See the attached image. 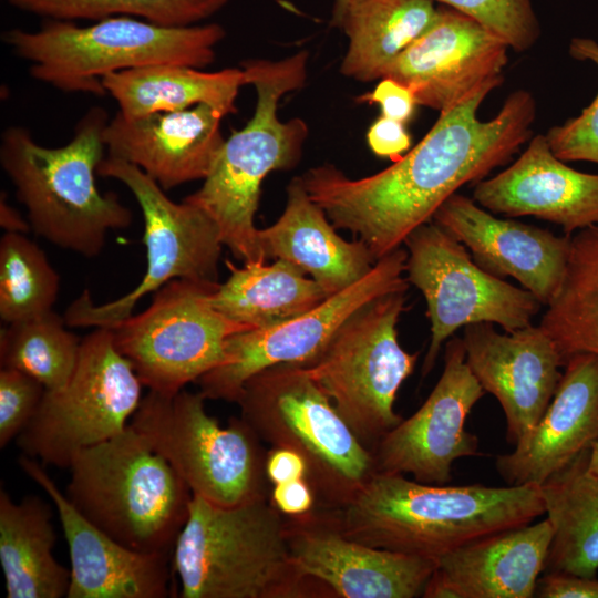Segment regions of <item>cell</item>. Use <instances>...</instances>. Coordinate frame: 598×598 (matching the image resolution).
<instances>
[{"label":"cell","instance_id":"cell-1","mask_svg":"<svg viewBox=\"0 0 598 598\" xmlns=\"http://www.w3.org/2000/svg\"><path fill=\"white\" fill-rule=\"evenodd\" d=\"M504 78L485 82L440 112L426 135L385 169L359 179L332 164L301 177L309 196L336 228L360 237L377 260L399 248L457 189L505 165L532 137L536 103L517 90L489 121L478 109Z\"/></svg>","mask_w":598,"mask_h":598},{"label":"cell","instance_id":"cell-2","mask_svg":"<svg viewBox=\"0 0 598 598\" xmlns=\"http://www.w3.org/2000/svg\"><path fill=\"white\" fill-rule=\"evenodd\" d=\"M342 530L371 547L437 560L471 542L545 514L540 487L434 485L375 472L344 507Z\"/></svg>","mask_w":598,"mask_h":598},{"label":"cell","instance_id":"cell-3","mask_svg":"<svg viewBox=\"0 0 598 598\" xmlns=\"http://www.w3.org/2000/svg\"><path fill=\"white\" fill-rule=\"evenodd\" d=\"M269 496L236 506L193 496L172 554L182 598H336L292 561Z\"/></svg>","mask_w":598,"mask_h":598},{"label":"cell","instance_id":"cell-4","mask_svg":"<svg viewBox=\"0 0 598 598\" xmlns=\"http://www.w3.org/2000/svg\"><path fill=\"white\" fill-rule=\"evenodd\" d=\"M308 59L301 50L277 61L243 62L246 85L257 94L254 114L225 140L202 187L184 199L213 219L223 245L243 264L267 260L255 226L265 177L295 167L301 158L308 125L299 117L281 121L278 106L287 93L305 85Z\"/></svg>","mask_w":598,"mask_h":598},{"label":"cell","instance_id":"cell-5","mask_svg":"<svg viewBox=\"0 0 598 598\" xmlns=\"http://www.w3.org/2000/svg\"><path fill=\"white\" fill-rule=\"evenodd\" d=\"M102 107L91 109L69 143L45 147L23 126L7 127L0 138V164L28 212L32 230L58 247L97 256L113 229L127 228L132 212L113 193L96 186L105 158Z\"/></svg>","mask_w":598,"mask_h":598},{"label":"cell","instance_id":"cell-6","mask_svg":"<svg viewBox=\"0 0 598 598\" xmlns=\"http://www.w3.org/2000/svg\"><path fill=\"white\" fill-rule=\"evenodd\" d=\"M217 23L164 27L118 16L80 27L48 19L35 31L10 29L2 40L30 63V75L63 92L105 95L102 79L111 73L154 65L205 68L225 38Z\"/></svg>","mask_w":598,"mask_h":598},{"label":"cell","instance_id":"cell-7","mask_svg":"<svg viewBox=\"0 0 598 598\" xmlns=\"http://www.w3.org/2000/svg\"><path fill=\"white\" fill-rule=\"evenodd\" d=\"M65 496L93 525L126 547L173 554L193 493L131 424L81 451Z\"/></svg>","mask_w":598,"mask_h":598},{"label":"cell","instance_id":"cell-8","mask_svg":"<svg viewBox=\"0 0 598 598\" xmlns=\"http://www.w3.org/2000/svg\"><path fill=\"white\" fill-rule=\"evenodd\" d=\"M236 403L261 441L305 458L320 507H344L377 472L372 451L302 364H277L254 374Z\"/></svg>","mask_w":598,"mask_h":598},{"label":"cell","instance_id":"cell-9","mask_svg":"<svg viewBox=\"0 0 598 598\" xmlns=\"http://www.w3.org/2000/svg\"><path fill=\"white\" fill-rule=\"evenodd\" d=\"M204 394L150 391L130 424L179 474L193 493L221 506L268 497L261 440L241 419L227 426L206 412Z\"/></svg>","mask_w":598,"mask_h":598},{"label":"cell","instance_id":"cell-10","mask_svg":"<svg viewBox=\"0 0 598 598\" xmlns=\"http://www.w3.org/2000/svg\"><path fill=\"white\" fill-rule=\"evenodd\" d=\"M405 301V291H394L369 302L303 365L371 451L402 422L394 402L419 359V352L409 353L398 339L396 324Z\"/></svg>","mask_w":598,"mask_h":598},{"label":"cell","instance_id":"cell-11","mask_svg":"<svg viewBox=\"0 0 598 598\" xmlns=\"http://www.w3.org/2000/svg\"><path fill=\"white\" fill-rule=\"evenodd\" d=\"M142 385L131 362L116 349L111 329L96 328L81 340L69 381L45 390L17 445L29 457L69 470L81 451L128 426L142 401Z\"/></svg>","mask_w":598,"mask_h":598},{"label":"cell","instance_id":"cell-12","mask_svg":"<svg viewBox=\"0 0 598 598\" xmlns=\"http://www.w3.org/2000/svg\"><path fill=\"white\" fill-rule=\"evenodd\" d=\"M97 175L123 183L140 205L146 270L134 289L102 305H95L84 290L65 310L66 326L110 328L130 317L142 297L172 280L217 281L224 245L216 224L202 208L173 202L140 167L112 156L101 162Z\"/></svg>","mask_w":598,"mask_h":598},{"label":"cell","instance_id":"cell-13","mask_svg":"<svg viewBox=\"0 0 598 598\" xmlns=\"http://www.w3.org/2000/svg\"><path fill=\"white\" fill-rule=\"evenodd\" d=\"M218 281L175 279L150 307L110 327L118 352L150 391L174 394L224 359L227 339L251 330L214 308Z\"/></svg>","mask_w":598,"mask_h":598},{"label":"cell","instance_id":"cell-14","mask_svg":"<svg viewBox=\"0 0 598 598\" xmlns=\"http://www.w3.org/2000/svg\"><path fill=\"white\" fill-rule=\"evenodd\" d=\"M403 244L406 279L422 292L431 323L423 375L457 329L487 322L513 332L532 324L543 306L530 291L482 269L462 243L432 220L411 231Z\"/></svg>","mask_w":598,"mask_h":598},{"label":"cell","instance_id":"cell-15","mask_svg":"<svg viewBox=\"0 0 598 598\" xmlns=\"http://www.w3.org/2000/svg\"><path fill=\"white\" fill-rule=\"evenodd\" d=\"M406 259L408 251L399 247L355 283L309 311L272 327L230 336L223 361L196 381L199 391L206 400L237 402L254 374L282 363L309 364L353 313L381 296L406 291Z\"/></svg>","mask_w":598,"mask_h":598},{"label":"cell","instance_id":"cell-16","mask_svg":"<svg viewBox=\"0 0 598 598\" xmlns=\"http://www.w3.org/2000/svg\"><path fill=\"white\" fill-rule=\"evenodd\" d=\"M484 393L466 363L462 338L452 337L445 346L443 372L425 402L373 447L377 472L448 484L457 458L480 454L477 437L464 424Z\"/></svg>","mask_w":598,"mask_h":598},{"label":"cell","instance_id":"cell-17","mask_svg":"<svg viewBox=\"0 0 598 598\" xmlns=\"http://www.w3.org/2000/svg\"><path fill=\"white\" fill-rule=\"evenodd\" d=\"M292 561L306 576L328 586L336 598L422 597L436 561L371 547L341 528L334 508L317 506L285 516Z\"/></svg>","mask_w":598,"mask_h":598},{"label":"cell","instance_id":"cell-18","mask_svg":"<svg viewBox=\"0 0 598 598\" xmlns=\"http://www.w3.org/2000/svg\"><path fill=\"white\" fill-rule=\"evenodd\" d=\"M508 49L476 20L442 6L433 24L396 58L384 78L408 86L417 105L443 112L481 84L503 76Z\"/></svg>","mask_w":598,"mask_h":598},{"label":"cell","instance_id":"cell-19","mask_svg":"<svg viewBox=\"0 0 598 598\" xmlns=\"http://www.w3.org/2000/svg\"><path fill=\"white\" fill-rule=\"evenodd\" d=\"M462 340L468 368L499 402L515 445L543 416L561 379L553 340L540 326L501 333L487 322L464 327Z\"/></svg>","mask_w":598,"mask_h":598},{"label":"cell","instance_id":"cell-20","mask_svg":"<svg viewBox=\"0 0 598 598\" xmlns=\"http://www.w3.org/2000/svg\"><path fill=\"white\" fill-rule=\"evenodd\" d=\"M432 221L462 243L485 271L513 277L542 305L558 293L566 274L570 237L493 213L458 193L447 198Z\"/></svg>","mask_w":598,"mask_h":598},{"label":"cell","instance_id":"cell-21","mask_svg":"<svg viewBox=\"0 0 598 598\" xmlns=\"http://www.w3.org/2000/svg\"><path fill=\"white\" fill-rule=\"evenodd\" d=\"M21 470L52 499L70 554L66 598H166L172 594V555L131 549L86 519L34 458Z\"/></svg>","mask_w":598,"mask_h":598},{"label":"cell","instance_id":"cell-22","mask_svg":"<svg viewBox=\"0 0 598 598\" xmlns=\"http://www.w3.org/2000/svg\"><path fill=\"white\" fill-rule=\"evenodd\" d=\"M473 199L493 214L535 216L573 236L598 224V174L569 167L538 134L511 166L476 183Z\"/></svg>","mask_w":598,"mask_h":598},{"label":"cell","instance_id":"cell-23","mask_svg":"<svg viewBox=\"0 0 598 598\" xmlns=\"http://www.w3.org/2000/svg\"><path fill=\"white\" fill-rule=\"evenodd\" d=\"M223 117L207 104L138 117L117 112L103 140L109 156L140 167L167 190L208 176L225 143Z\"/></svg>","mask_w":598,"mask_h":598},{"label":"cell","instance_id":"cell-24","mask_svg":"<svg viewBox=\"0 0 598 598\" xmlns=\"http://www.w3.org/2000/svg\"><path fill=\"white\" fill-rule=\"evenodd\" d=\"M565 371L539 421L496 457L495 467L507 485L540 486L598 436V354L579 352Z\"/></svg>","mask_w":598,"mask_h":598},{"label":"cell","instance_id":"cell-25","mask_svg":"<svg viewBox=\"0 0 598 598\" xmlns=\"http://www.w3.org/2000/svg\"><path fill=\"white\" fill-rule=\"evenodd\" d=\"M266 259L293 264L332 296L364 277L378 261L362 240L340 237L323 209L309 196L301 176L287 186L283 213L258 229Z\"/></svg>","mask_w":598,"mask_h":598},{"label":"cell","instance_id":"cell-26","mask_svg":"<svg viewBox=\"0 0 598 598\" xmlns=\"http://www.w3.org/2000/svg\"><path fill=\"white\" fill-rule=\"evenodd\" d=\"M548 518L471 542L436 560L454 598L535 596L553 540Z\"/></svg>","mask_w":598,"mask_h":598},{"label":"cell","instance_id":"cell-27","mask_svg":"<svg viewBox=\"0 0 598 598\" xmlns=\"http://www.w3.org/2000/svg\"><path fill=\"white\" fill-rule=\"evenodd\" d=\"M436 17L432 0H336L331 23L349 41L341 74L361 82L383 79Z\"/></svg>","mask_w":598,"mask_h":598},{"label":"cell","instance_id":"cell-28","mask_svg":"<svg viewBox=\"0 0 598 598\" xmlns=\"http://www.w3.org/2000/svg\"><path fill=\"white\" fill-rule=\"evenodd\" d=\"M102 84L116 101L118 112L127 117L177 112L199 104L227 116L238 112L236 100L246 79L239 68L205 72L183 64H154L107 74Z\"/></svg>","mask_w":598,"mask_h":598},{"label":"cell","instance_id":"cell-29","mask_svg":"<svg viewBox=\"0 0 598 598\" xmlns=\"http://www.w3.org/2000/svg\"><path fill=\"white\" fill-rule=\"evenodd\" d=\"M52 514L39 496L14 502L0 489V563L8 598L66 597L71 573L52 553Z\"/></svg>","mask_w":598,"mask_h":598},{"label":"cell","instance_id":"cell-30","mask_svg":"<svg viewBox=\"0 0 598 598\" xmlns=\"http://www.w3.org/2000/svg\"><path fill=\"white\" fill-rule=\"evenodd\" d=\"M590 447L540 487L554 530L544 573L596 577L598 571V475L588 466Z\"/></svg>","mask_w":598,"mask_h":598},{"label":"cell","instance_id":"cell-31","mask_svg":"<svg viewBox=\"0 0 598 598\" xmlns=\"http://www.w3.org/2000/svg\"><path fill=\"white\" fill-rule=\"evenodd\" d=\"M230 275L210 296L216 310L249 327L276 326L320 305L328 297L321 286L293 264L245 262L237 267L226 261Z\"/></svg>","mask_w":598,"mask_h":598},{"label":"cell","instance_id":"cell-32","mask_svg":"<svg viewBox=\"0 0 598 598\" xmlns=\"http://www.w3.org/2000/svg\"><path fill=\"white\" fill-rule=\"evenodd\" d=\"M539 326L563 364L575 353L598 354V224L570 237L564 281Z\"/></svg>","mask_w":598,"mask_h":598},{"label":"cell","instance_id":"cell-33","mask_svg":"<svg viewBox=\"0 0 598 598\" xmlns=\"http://www.w3.org/2000/svg\"><path fill=\"white\" fill-rule=\"evenodd\" d=\"M0 334L1 368L22 371L45 390L63 386L78 363L81 340L65 329L64 318L53 311L7 323Z\"/></svg>","mask_w":598,"mask_h":598},{"label":"cell","instance_id":"cell-34","mask_svg":"<svg viewBox=\"0 0 598 598\" xmlns=\"http://www.w3.org/2000/svg\"><path fill=\"white\" fill-rule=\"evenodd\" d=\"M60 290L59 274L35 243L7 231L0 240V317L6 323L52 311Z\"/></svg>","mask_w":598,"mask_h":598},{"label":"cell","instance_id":"cell-35","mask_svg":"<svg viewBox=\"0 0 598 598\" xmlns=\"http://www.w3.org/2000/svg\"><path fill=\"white\" fill-rule=\"evenodd\" d=\"M48 19L99 21L126 16L164 27H188L221 10L229 0H8Z\"/></svg>","mask_w":598,"mask_h":598},{"label":"cell","instance_id":"cell-36","mask_svg":"<svg viewBox=\"0 0 598 598\" xmlns=\"http://www.w3.org/2000/svg\"><path fill=\"white\" fill-rule=\"evenodd\" d=\"M481 23L517 52L530 49L540 35L532 0H432Z\"/></svg>","mask_w":598,"mask_h":598},{"label":"cell","instance_id":"cell-37","mask_svg":"<svg viewBox=\"0 0 598 598\" xmlns=\"http://www.w3.org/2000/svg\"><path fill=\"white\" fill-rule=\"evenodd\" d=\"M569 54L575 60L591 61L598 66V43L592 39L574 38ZM545 136L557 158L598 164V93L578 116L550 127Z\"/></svg>","mask_w":598,"mask_h":598},{"label":"cell","instance_id":"cell-38","mask_svg":"<svg viewBox=\"0 0 598 598\" xmlns=\"http://www.w3.org/2000/svg\"><path fill=\"white\" fill-rule=\"evenodd\" d=\"M45 388L31 375L11 368L0 370V447L24 430L35 414Z\"/></svg>","mask_w":598,"mask_h":598},{"label":"cell","instance_id":"cell-39","mask_svg":"<svg viewBox=\"0 0 598 598\" xmlns=\"http://www.w3.org/2000/svg\"><path fill=\"white\" fill-rule=\"evenodd\" d=\"M357 101L379 104L383 116L404 124L411 120L417 105L412 91L391 78L381 79L371 92L358 96Z\"/></svg>","mask_w":598,"mask_h":598},{"label":"cell","instance_id":"cell-40","mask_svg":"<svg viewBox=\"0 0 598 598\" xmlns=\"http://www.w3.org/2000/svg\"><path fill=\"white\" fill-rule=\"evenodd\" d=\"M367 142L375 155L395 162L411 146V136L404 123L381 115L369 127Z\"/></svg>","mask_w":598,"mask_h":598},{"label":"cell","instance_id":"cell-41","mask_svg":"<svg viewBox=\"0 0 598 598\" xmlns=\"http://www.w3.org/2000/svg\"><path fill=\"white\" fill-rule=\"evenodd\" d=\"M535 594L540 598H598V579L546 573L538 579Z\"/></svg>","mask_w":598,"mask_h":598},{"label":"cell","instance_id":"cell-42","mask_svg":"<svg viewBox=\"0 0 598 598\" xmlns=\"http://www.w3.org/2000/svg\"><path fill=\"white\" fill-rule=\"evenodd\" d=\"M269 497L283 516L305 515L317 507L316 493L306 478L274 485Z\"/></svg>","mask_w":598,"mask_h":598},{"label":"cell","instance_id":"cell-43","mask_svg":"<svg viewBox=\"0 0 598 598\" xmlns=\"http://www.w3.org/2000/svg\"><path fill=\"white\" fill-rule=\"evenodd\" d=\"M265 471L270 484L276 485L308 476V465L296 451L272 446L266 454Z\"/></svg>","mask_w":598,"mask_h":598},{"label":"cell","instance_id":"cell-44","mask_svg":"<svg viewBox=\"0 0 598 598\" xmlns=\"http://www.w3.org/2000/svg\"><path fill=\"white\" fill-rule=\"evenodd\" d=\"M1 226L7 229V231H25L28 229V224L22 220L21 216L10 206L7 200L1 198Z\"/></svg>","mask_w":598,"mask_h":598},{"label":"cell","instance_id":"cell-45","mask_svg":"<svg viewBox=\"0 0 598 598\" xmlns=\"http://www.w3.org/2000/svg\"><path fill=\"white\" fill-rule=\"evenodd\" d=\"M588 466H589V470L595 475H598V436L590 446V455H589Z\"/></svg>","mask_w":598,"mask_h":598}]
</instances>
